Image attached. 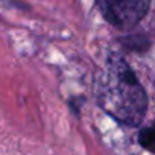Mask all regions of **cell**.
Segmentation results:
<instances>
[{"label":"cell","instance_id":"1","mask_svg":"<svg viewBox=\"0 0 155 155\" xmlns=\"http://www.w3.org/2000/svg\"><path fill=\"white\" fill-rule=\"evenodd\" d=\"M94 93L99 105L113 119L138 126L147 110V96L132 68L119 55L107 58L104 68L94 81Z\"/></svg>","mask_w":155,"mask_h":155},{"label":"cell","instance_id":"3","mask_svg":"<svg viewBox=\"0 0 155 155\" xmlns=\"http://www.w3.org/2000/svg\"><path fill=\"white\" fill-rule=\"evenodd\" d=\"M138 141L143 147L155 152V125H152L149 128H144L138 135Z\"/></svg>","mask_w":155,"mask_h":155},{"label":"cell","instance_id":"2","mask_svg":"<svg viewBox=\"0 0 155 155\" xmlns=\"http://www.w3.org/2000/svg\"><path fill=\"white\" fill-rule=\"evenodd\" d=\"M150 0H97V8L104 18L119 28L131 29L146 15Z\"/></svg>","mask_w":155,"mask_h":155}]
</instances>
